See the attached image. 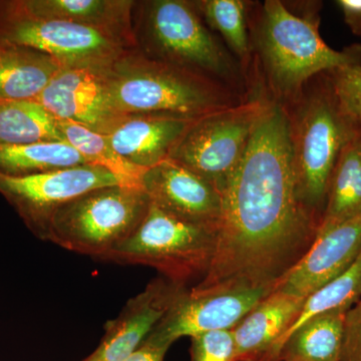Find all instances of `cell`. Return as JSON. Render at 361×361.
I'll return each instance as SVG.
<instances>
[{
    "mask_svg": "<svg viewBox=\"0 0 361 361\" xmlns=\"http://www.w3.org/2000/svg\"><path fill=\"white\" fill-rule=\"evenodd\" d=\"M217 246L198 288H274L307 253L319 223L297 193L291 123L268 102L222 192Z\"/></svg>",
    "mask_w": 361,
    "mask_h": 361,
    "instance_id": "1",
    "label": "cell"
},
{
    "mask_svg": "<svg viewBox=\"0 0 361 361\" xmlns=\"http://www.w3.org/2000/svg\"><path fill=\"white\" fill-rule=\"evenodd\" d=\"M104 87L109 106L120 118L198 120L240 103L213 78L137 49L106 66Z\"/></svg>",
    "mask_w": 361,
    "mask_h": 361,
    "instance_id": "2",
    "label": "cell"
},
{
    "mask_svg": "<svg viewBox=\"0 0 361 361\" xmlns=\"http://www.w3.org/2000/svg\"><path fill=\"white\" fill-rule=\"evenodd\" d=\"M318 25V18L296 16L278 0L263 6L259 49L277 96L296 99L315 75L361 61V47L331 49L320 37Z\"/></svg>",
    "mask_w": 361,
    "mask_h": 361,
    "instance_id": "3",
    "label": "cell"
},
{
    "mask_svg": "<svg viewBox=\"0 0 361 361\" xmlns=\"http://www.w3.org/2000/svg\"><path fill=\"white\" fill-rule=\"evenodd\" d=\"M323 75L298 111L289 115L297 193L319 225L337 159L344 145L361 130L341 111L327 73Z\"/></svg>",
    "mask_w": 361,
    "mask_h": 361,
    "instance_id": "4",
    "label": "cell"
},
{
    "mask_svg": "<svg viewBox=\"0 0 361 361\" xmlns=\"http://www.w3.org/2000/svg\"><path fill=\"white\" fill-rule=\"evenodd\" d=\"M149 206L141 185L99 188L59 207L42 238L106 260L139 227Z\"/></svg>",
    "mask_w": 361,
    "mask_h": 361,
    "instance_id": "5",
    "label": "cell"
},
{
    "mask_svg": "<svg viewBox=\"0 0 361 361\" xmlns=\"http://www.w3.org/2000/svg\"><path fill=\"white\" fill-rule=\"evenodd\" d=\"M218 227L193 222L149 202L134 233L106 260L144 265L180 286L206 276L217 246Z\"/></svg>",
    "mask_w": 361,
    "mask_h": 361,
    "instance_id": "6",
    "label": "cell"
},
{
    "mask_svg": "<svg viewBox=\"0 0 361 361\" xmlns=\"http://www.w3.org/2000/svg\"><path fill=\"white\" fill-rule=\"evenodd\" d=\"M0 39L44 52L65 66H108L137 49V44L97 28L33 16L20 0L0 1Z\"/></svg>",
    "mask_w": 361,
    "mask_h": 361,
    "instance_id": "7",
    "label": "cell"
},
{
    "mask_svg": "<svg viewBox=\"0 0 361 361\" xmlns=\"http://www.w3.org/2000/svg\"><path fill=\"white\" fill-rule=\"evenodd\" d=\"M267 103L248 99L198 118L169 159L209 180L222 194Z\"/></svg>",
    "mask_w": 361,
    "mask_h": 361,
    "instance_id": "8",
    "label": "cell"
},
{
    "mask_svg": "<svg viewBox=\"0 0 361 361\" xmlns=\"http://www.w3.org/2000/svg\"><path fill=\"white\" fill-rule=\"evenodd\" d=\"M145 32L157 59L210 78H231L235 66L207 30L194 2L154 0L146 6Z\"/></svg>",
    "mask_w": 361,
    "mask_h": 361,
    "instance_id": "9",
    "label": "cell"
},
{
    "mask_svg": "<svg viewBox=\"0 0 361 361\" xmlns=\"http://www.w3.org/2000/svg\"><path fill=\"white\" fill-rule=\"evenodd\" d=\"M116 185L140 184L92 165L27 176L0 174V194L40 238L59 207L94 190Z\"/></svg>",
    "mask_w": 361,
    "mask_h": 361,
    "instance_id": "10",
    "label": "cell"
},
{
    "mask_svg": "<svg viewBox=\"0 0 361 361\" xmlns=\"http://www.w3.org/2000/svg\"><path fill=\"white\" fill-rule=\"evenodd\" d=\"M271 292L268 288H186L147 341L170 348L180 337L233 330Z\"/></svg>",
    "mask_w": 361,
    "mask_h": 361,
    "instance_id": "11",
    "label": "cell"
},
{
    "mask_svg": "<svg viewBox=\"0 0 361 361\" xmlns=\"http://www.w3.org/2000/svg\"><path fill=\"white\" fill-rule=\"evenodd\" d=\"M108 66H63L33 102L56 118L109 134L122 118L111 111L106 99L104 73Z\"/></svg>",
    "mask_w": 361,
    "mask_h": 361,
    "instance_id": "12",
    "label": "cell"
},
{
    "mask_svg": "<svg viewBox=\"0 0 361 361\" xmlns=\"http://www.w3.org/2000/svg\"><path fill=\"white\" fill-rule=\"evenodd\" d=\"M187 287L158 277L130 298L120 315L104 325L96 350L84 361H125L148 338Z\"/></svg>",
    "mask_w": 361,
    "mask_h": 361,
    "instance_id": "13",
    "label": "cell"
},
{
    "mask_svg": "<svg viewBox=\"0 0 361 361\" xmlns=\"http://www.w3.org/2000/svg\"><path fill=\"white\" fill-rule=\"evenodd\" d=\"M140 183L154 205L184 219L219 229L222 194L209 180L177 161L168 159L148 169Z\"/></svg>",
    "mask_w": 361,
    "mask_h": 361,
    "instance_id": "14",
    "label": "cell"
},
{
    "mask_svg": "<svg viewBox=\"0 0 361 361\" xmlns=\"http://www.w3.org/2000/svg\"><path fill=\"white\" fill-rule=\"evenodd\" d=\"M360 252L361 214L317 235L307 253L273 291L307 298L348 270Z\"/></svg>",
    "mask_w": 361,
    "mask_h": 361,
    "instance_id": "15",
    "label": "cell"
},
{
    "mask_svg": "<svg viewBox=\"0 0 361 361\" xmlns=\"http://www.w3.org/2000/svg\"><path fill=\"white\" fill-rule=\"evenodd\" d=\"M306 298L273 291L233 331L232 361H280V341L302 310Z\"/></svg>",
    "mask_w": 361,
    "mask_h": 361,
    "instance_id": "16",
    "label": "cell"
},
{
    "mask_svg": "<svg viewBox=\"0 0 361 361\" xmlns=\"http://www.w3.org/2000/svg\"><path fill=\"white\" fill-rule=\"evenodd\" d=\"M195 121L169 116H127L121 118L106 135L126 161L137 167L149 169L170 158Z\"/></svg>",
    "mask_w": 361,
    "mask_h": 361,
    "instance_id": "17",
    "label": "cell"
},
{
    "mask_svg": "<svg viewBox=\"0 0 361 361\" xmlns=\"http://www.w3.org/2000/svg\"><path fill=\"white\" fill-rule=\"evenodd\" d=\"M28 13L39 18L78 23L118 35L137 44L132 27L135 1L130 0H20Z\"/></svg>",
    "mask_w": 361,
    "mask_h": 361,
    "instance_id": "18",
    "label": "cell"
},
{
    "mask_svg": "<svg viewBox=\"0 0 361 361\" xmlns=\"http://www.w3.org/2000/svg\"><path fill=\"white\" fill-rule=\"evenodd\" d=\"M63 66L44 52L0 39V99L35 101Z\"/></svg>",
    "mask_w": 361,
    "mask_h": 361,
    "instance_id": "19",
    "label": "cell"
},
{
    "mask_svg": "<svg viewBox=\"0 0 361 361\" xmlns=\"http://www.w3.org/2000/svg\"><path fill=\"white\" fill-rule=\"evenodd\" d=\"M361 214V130L344 145L330 178L317 235Z\"/></svg>",
    "mask_w": 361,
    "mask_h": 361,
    "instance_id": "20",
    "label": "cell"
},
{
    "mask_svg": "<svg viewBox=\"0 0 361 361\" xmlns=\"http://www.w3.org/2000/svg\"><path fill=\"white\" fill-rule=\"evenodd\" d=\"M349 310L329 311L304 323L285 342L280 361H341Z\"/></svg>",
    "mask_w": 361,
    "mask_h": 361,
    "instance_id": "21",
    "label": "cell"
},
{
    "mask_svg": "<svg viewBox=\"0 0 361 361\" xmlns=\"http://www.w3.org/2000/svg\"><path fill=\"white\" fill-rule=\"evenodd\" d=\"M90 165L66 142L0 145V174L27 176Z\"/></svg>",
    "mask_w": 361,
    "mask_h": 361,
    "instance_id": "22",
    "label": "cell"
},
{
    "mask_svg": "<svg viewBox=\"0 0 361 361\" xmlns=\"http://www.w3.org/2000/svg\"><path fill=\"white\" fill-rule=\"evenodd\" d=\"M66 142L56 118L33 101L0 104V145H30Z\"/></svg>",
    "mask_w": 361,
    "mask_h": 361,
    "instance_id": "23",
    "label": "cell"
},
{
    "mask_svg": "<svg viewBox=\"0 0 361 361\" xmlns=\"http://www.w3.org/2000/svg\"><path fill=\"white\" fill-rule=\"evenodd\" d=\"M56 121L65 141L77 149L90 165L106 169L123 180L141 185L142 176L148 169L137 167L126 161L116 153L106 135L71 121Z\"/></svg>",
    "mask_w": 361,
    "mask_h": 361,
    "instance_id": "24",
    "label": "cell"
},
{
    "mask_svg": "<svg viewBox=\"0 0 361 361\" xmlns=\"http://www.w3.org/2000/svg\"><path fill=\"white\" fill-rule=\"evenodd\" d=\"M197 11L207 23L219 32L240 59L249 56V39L246 25V6L241 0H203L194 2Z\"/></svg>",
    "mask_w": 361,
    "mask_h": 361,
    "instance_id": "25",
    "label": "cell"
},
{
    "mask_svg": "<svg viewBox=\"0 0 361 361\" xmlns=\"http://www.w3.org/2000/svg\"><path fill=\"white\" fill-rule=\"evenodd\" d=\"M344 115L361 130V61L327 73Z\"/></svg>",
    "mask_w": 361,
    "mask_h": 361,
    "instance_id": "26",
    "label": "cell"
},
{
    "mask_svg": "<svg viewBox=\"0 0 361 361\" xmlns=\"http://www.w3.org/2000/svg\"><path fill=\"white\" fill-rule=\"evenodd\" d=\"M191 361H232L234 337L232 330H215L190 337Z\"/></svg>",
    "mask_w": 361,
    "mask_h": 361,
    "instance_id": "27",
    "label": "cell"
},
{
    "mask_svg": "<svg viewBox=\"0 0 361 361\" xmlns=\"http://www.w3.org/2000/svg\"><path fill=\"white\" fill-rule=\"evenodd\" d=\"M341 361H361V298L346 313Z\"/></svg>",
    "mask_w": 361,
    "mask_h": 361,
    "instance_id": "28",
    "label": "cell"
},
{
    "mask_svg": "<svg viewBox=\"0 0 361 361\" xmlns=\"http://www.w3.org/2000/svg\"><path fill=\"white\" fill-rule=\"evenodd\" d=\"M336 4L350 30L361 37V0H338Z\"/></svg>",
    "mask_w": 361,
    "mask_h": 361,
    "instance_id": "29",
    "label": "cell"
},
{
    "mask_svg": "<svg viewBox=\"0 0 361 361\" xmlns=\"http://www.w3.org/2000/svg\"><path fill=\"white\" fill-rule=\"evenodd\" d=\"M168 350L167 346L159 345L146 339L125 361H164Z\"/></svg>",
    "mask_w": 361,
    "mask_h": 361,
    "instance_id": "30",
    "label": "cell"
},
{
    "mask_svg": "<svg viewBox=\"0 0 361 361\" xmlns=\"http://www.w3.org/2000/svg\"><path fill=\"white\" fill-rule=\"evenodd\" d=\"M2 103H4V101H1V99H0V104H1Z\"/></svg>",
    "mask_w": 361,
    "mask_h": 361,
    "instance_id": "31",
    "label": "cell"
}]
</instances>
